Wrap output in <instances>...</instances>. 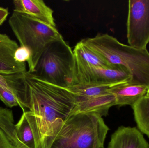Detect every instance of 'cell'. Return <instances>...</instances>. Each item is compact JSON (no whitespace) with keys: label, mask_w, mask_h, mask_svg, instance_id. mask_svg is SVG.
<instances>
[{"label":"cell","mask_w":149,"mask_h":148,"mask_svg":"<svg viewBox=\"0 0 149 148\" xmlns=\"http://www.w3.org/2000/svg\"><path fill=\"white\" fill-rule=\"evenodd\" d=\"M131 78L130 72L120 65H112L108 67H75L72 85L98 83L114 86L129 82Z\"/></svg>","instance_id":"7"},{"label":"cell","mask_w":149,"mask_h":148,"mask_svg":"<svg viewBox=\"0 0 149 148\" xmlns=\"http://www.w3.org/2000/svg\"><path fill=\"white\" fill-rule=\"evenodd\" d=\"M74 71L73 50L63 39L47 46L31 73L44 81L68 88L73 84Z\"/></svg>","instance_id":"5"},{"label":"cell","mask_w":149,"mask_h":148,"mask_svg":"<svg viewBox=\"0 0 149 148\" xmlns=\"http://www.w3.org/2000/svg\"><path fill=\"white\" fill-rule=\"evenodd\" d=\"M19 46L8 35L0 33V75H12L25 72V63L17 61L15 52Z\"/></svg>","instance_id":"9"},{"label":"cell","mask_w":149,"mask_h":148,"mask_svg":"<svg viewBox=\"0 0 149 148\" xmlns=\"http://www.w3.org/2000/svg\"><path fill=\"white\" fill-rule=\"evenodd\" d=\"M0 86H1L2 87L6 89L10 90L8 85H7L6 80H5V78L2 75H0Z\"/></svg>","instance_id":"21"},{"label":"cell","mask_w":149,"mask_h":148,"mask_svg":"<svg viewBox=\"0 0 149 148\" xmlns=\"http://www.w3.org/2000/svg\"><path fill=\"white\" fill-rule=\"evenodd\" d=\"M129 45L144 49L149 43V0H130L127 23Z\"/></svg>","instance_id":"6"},{"label":"cell","mask_w":149,"mask_h":148,"mask_svg":"<svg viewBox=\"0 0 149 148\" xmlns=\"http://www.w3.org/2000/svg\"><path fill=\"white\" fill-rule=\"evenodd\" d=\"M132 107L138 129L149 137V97L144 96Z\"/></svg>","instance_id":"15"},{"label":"cell","mask_w":149,"mask_h":148,"mask_svg":"<svg viewBox=\"0 0 149 148\" xmlns=\"http://www.w3.org/2000/svg\"><path fill=\"white\" fill-rule=\"evenodd\" d=\"M25 111L35 133L37 148H49L57 128L70 114L76 96L69 88L48 82L28 70L2 75Z\"/></svg>","instance_id":"1"},{"label":"cell","mask_w":149,"mask_h":148,"mask_svg":"<svg viewBox=\"0 0 149 148\" xmlns=\"http://www.w3.org/2000/svg\"><path fill=\"white\" fill-rule=\"evenodd\" d=\"M149 87L140 84L126 83L112 86L109 91L115 96L116 106H134L146 96Z\"/></svg>","instance_id":"12"},{"label":"cell","mask_w":149,"mask_h":148,"mask_svg":"<svg viewBox=\"0 0 149 148\" xmlns=\"http://www.w3.org/2000/svg\"><path fill=\"white\" fill-rule=\"evenodd\" d=\"M145 96H147V97H149V87L148 89V92H147V94H146Z\"/></svg>","instance_id":"23"},{"label":"cell","mask_w":149,"mask_h":148,"mask_svg":"<svg viewBox=\"0 0 149 148\" xmlns=\"http://www.w3.org/2000/svg\"><path fill=\"white\" fill-rule=\"evenodd\" d=\"M9 15L8 8L0 7V26L5 22Z\"/></svg>","instance_id":"20"},{"label":"cell","mask_w":149,"mask_h":148,"mask_svg":"<svg viewBox=\"0 0 149 148\" xmlns=\"http://www.w3.org/2000/svg\"><path fill=\"white\" fill-rule=\"evenodd\" d=\"M13 4L15 11L28 15L56 28L54 11L42 0H14Z\"/></svg>","instance_id":"10"},{"label":"cell","mask_w":149,"mask_h":148,"mask_svg":"<svg viewBox=\"0 0 149 148\" xmlns=\"http://www.w3.org/2000/svg\"><path fill=\"white\" fill-rule=\"evenodd\" d=\"M75 67H108V63L99 55L90 49L82 41L78 42L73 50Z\"/></svg>","instance_id":"13"},{"label":"cell","mask_w":149,"mask_h":148,"mask_svg":"<svg viewBox=\"0 0 149 148\" xmlns=\"http://www.w3.org/2000/svg\"><path fill=\"white\" fill-rule=\"evenodd\" d=\"M95 148H104V144H102V145H100V146H98Z\"/></svg>","instance_id":"22"},{"label":"cell","mask_w":149,"mask_h":148,"mask_svg":"<svg viewBox=\"0 0 149 148\" xmlns=\"http://www.w3.org/2000/svg\"><path fill=\"white\" fill-rule=\"evenodd\" d=\"M0 100L6 106L11 108L19 106V102L12 92L0 86Z\"/></svg>","instance_id":"17"},{"label":"cell","mask_w":149,"mask_h":148,"mask_svg":"<svg viewBox=\"0 0 149 148\" xmlns=\"http://www.w3.org/2000/svg\"><path fill=\"white\" fill-rule=\"evenodd\" d=\"M116 104L115 96L109 91L104 94L93 97L83 98L76 96L75 105L70 115L93 113L101 117L106 116L109 109L116 106Z\"/></svg>","instance_id":"8"},{"label":"cell","mask_w":149,"mask_h":148,"mask_svg":"<svg viewBox=\"0 0 149 148\" xmlns=\"http://www.w3.org/2000/svg\"><path fill=\"white\" fill-rule=\"evenodd\" d=\"M15 132L17 138L25 148H37L35 133L25 112L15 124Z\"/></svg>","instance_id":"14"},{"label":"cell","mask_w":149,"mask_h":148,"mask_svg":"<svg viewBox=\"0 0 149 148\" xmlns=\"http://www.w3.org/2000/svg\"><path fill=\"white\" fill-rule=\"evenodd\" d=\"M107 148H149V144L136 128L121 126L111 136Z\"/></svg>","instance_id":"11"},{"label":"cell","mask_w":149,"mask_h":148,"mask_svg":"<svg viewBox=\"0 0 149 148\" xmlns=\"http://www.w3.org/2000/svg\"><path fill=\"white\" fill-rule=\"evenodd\" d=\"M31 56L30 51L28 48L20 46L15 52L14 58L17 61L19 62H28L30 59Z\"/></svg>","instance_id":"18"},{"label":"cell","mask_w":149,"mask_h":148,"mask_svg":"<svg viewBox=\"0 0 149 148\" xmlns=\"http://www.w3.org/2000/svg\"><path fill=\"white\" fill-rule=\"evenodd\" d=\"M0 148H14L3 131L0 129Z\"/></svg>","instance_id":"19"},{"label":"cell","mask_w":149,"mask_h":148,"mask_svg":"<svg viewBox=\"0 0 149 148\" xmlns=\"http://www.w3.org/2000/svg\"><path fill=\"white\" fill-rule=\"evenodd\" d=\"M112 86L98 83L75 84L68 87L77 97L87 98L98 96L109 92Z\"/></svg>","instance_id":"16"},{"label":"cell","mask_w":149,"mask_h":148,"mask_svg":"<svg viewBox=\"0 0 149 148\" xmlns=\"http://www.w3.org/2000/svg\"><path fill=\"white\" fill-rule=\"evenodd\" d=\"M109 130L97 114L71 115L57 128L49 148H95L104 144Z\"/></svg>","instance_id":"3"},{"label":"cell","mask_w":149,"mask_h":148,"mask_svg":"<svg viewBox=\"0 0 149 148\" xmlns=\"http://www.w3.org/2000/svg\"><path fill=\"white\" fill-rule=\"evenodd\" d=\"M9 24L20 46L28 48L31 56L29 72L33 73L43 52L53 41L63 40L56 28L47 25L28 15L13 10Z\"/></svg>","instance_id":"4"},{"label":"cell","mask_w":149,"mask_h":148,"mask_svg":"<svg viewBox=\"0 0 149 148\" xmlns=\"http://www.w3.org/2000/svg\"><path fill=\"white\" fill-rule=\"evenodd\" d=\"M81 41L109 64L126 68L132 75L128 83L149 87V52L147 49L123 44L107 34L99 33Z\"/></svg>","instance_id":"2"}]
</instances>
